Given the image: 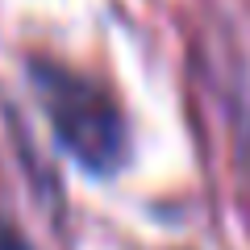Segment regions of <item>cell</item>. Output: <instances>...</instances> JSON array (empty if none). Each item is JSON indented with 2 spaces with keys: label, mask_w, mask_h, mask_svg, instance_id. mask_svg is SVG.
<instances>
[{
  "label": "cell",
  "mask_w": 250,
  "mask_h": 250,
  "mask_svg": "<svg viewBox=\"0 0 250 250\" xmlns=\"http://www.w3.org/2000/svg\"><path fill=\"white\" fill-rule=\"evenodd\" d=\"M29 80L59 146L83 171L113 175L129 154V129L113 92L50 59H29Z\"/></svg>",
  "instance_id": "obj_1"
},
{
  "label": "cell",
  "mask_w": 250,
  "mask_h": 250,
  "mask_svg": "<svg viewBox=\"0 0 250 250\" xmlns=\"http://www.w3.org/2000/svg\"><path fill=\"white\" fill-rule=\"evenodd\" d=\"M0 250H29L25 238H21V233L13 229L9 221H4V217H0Z\"/></svg>",
  "instance_id": "obj_2"
},
{
  "label": "cell",
  "mask_w": 250,
  "mask_h": 250,
  "mask_svg": "<svg viewBox=\"0 0 250 250\" xmlns=\"http://www.w3.org/2000/svg\"><path fill=\"white\" fill-rule=\"evenodd\" d=\"M246 179H250V154H246Z\"/></svg>",
  "instance_id": "obj_3"
}]
</instances>
